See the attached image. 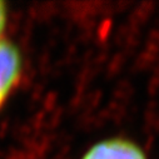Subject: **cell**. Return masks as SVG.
I'll use <instances>...</instances> for the list:
<instances>
[{
    "label": "cell",
    "mask_w": 159,
    "mask_h": 159,
    "mask_svg": "<svg viewBox=\"0 0 159 159\" xmlns=\"http://www.w3.org/2000/svg\"><path fill=\"white\" fill-rule=\"evenodd\" d=\"M23 74V55L17 44L0 38V109L14 89L19 85Z\"/></svg>",
    "instance_id": "6da1fadb"
},
{
    "label": "cell",
    "mask_w": 159,
    "mask_h": 159,
    "mask_svg": "<svg viewBox=\"0 0 159 159\" xmlns=\"http://www.w3.org/2000/svg\"><path fill=\"white\" fill-rule=\"evenodd\" d=\"M82 159H147V157L134 142L124 138H110L95 143Z\"/></svg>",
    "instance_id": "7a4b0ae2"
},
{
    "label": "cell",
    "mask_w": 159,
    "mask_h": 159,
    "mask_svg": "<svg viewBox=\"0 0 159 159\" xmlns=\"http://www.w3.org/2000/svg\"><path fill=\"white\" fill-rule=\"evenodd\" d=\"M8 23V9L7 4L4 1H0V38L3 36V33L5 30V26Z\"/></svg>",
    "instance_id": "3957f363"
}]
</instances>
